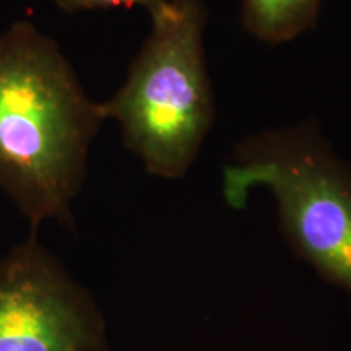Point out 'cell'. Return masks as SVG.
Returning a JSON list of instances; mask_svg holds the SVG:
<instances>
[{
  "instance_id": "cell-1",
  "label": "cell",
  "mask_w": 351,
  "mask_h": 351,
  "mask_svg": "<svg viewBox=\"0 0 351 351\" xmlns=\"http://www.w3.org/2000/svg\"><path fill=\"white\" fill-rule=\"evenodd\" d=\"M103 121L54 39L29 21L0 33V189L33 232L72 221Z\"/></svg>"
},
{
  "instance_id": "cell-2",
  "label": "cell",
  "mask_w": 351,
  "mask_h": 351,
  "mask_svg": "<svg viewBox=\"0 0 351 351\" xmlns=\"http://www.w3.org/2000/svg\"><path fill=\"white\" fill-rule=\"evenodd\" d=\"M202 0H171L152 19V33L129 69L124 85L106 103L125 147L153 176L178 179L191 168L215 119L207 72Z\"/></svg>"
},
{
  "instance_id": "cell-3",
  "label": "cell",
  "mask_w": 351,
  "mask_h": 351,
  "mask_svg": "<svg viewBox=\"0 0 351 351\" xmlns=\"http://www.w3.org/2000/svg\"><path fill=\"white\" fill-rule=\"evenodd\" d=\"M263 187L289 244L351 298V166L314 125L265 130L241 142L223 169V199L243 208Z\"/></svg>"
},
{
  "instance_id": "cell-4",
  "label": "cell",
  "mask_w": 351,
  "mask_h": 351,
  "mask_svg": "<svg viewBox=\"0 0 351 351\" xmlns=\"http://www.w3.org/2000/svg\"><path fill=\"white\" fill-rule=\"evenodd\" d=\"M0 351H108L93 298L33 231L0 258Z\"/></svg>"
},
{
  "instance_id": "cell-5",
  "label": "cell",
  "mask_w": 351,
  "mask_h": 351,
  "mask_svg": "<svg viewBox=\"0 0 351 351\" xmlns=\"http://www.w3.org/2000/svg\"><path fill=\"white\" fill-rule=\"evenodd\" d=\"M324 0H241L244 28L258 41L282 44L315 25Z\"/></svg>"
},
{
  "instance_id": "cell-6",
  "label": "cell",
  "mask_w": 351,
  "mask_h": 351,
  "mask_svg": "<svg viewBox=\"0 0 351 351\" xmlns=\"http://www.w3.org/2000/svg\"><path fill=\"white\" fill-rule=\"evenodd\" d=\"M169 2L171 0H56L57 5L67 13L116 7H142L148 12L150 19H155V16L168 10Z\"/></svg>"
}]
</instances>
